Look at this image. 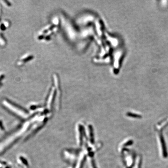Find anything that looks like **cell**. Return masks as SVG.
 <instances>
[{"label": "cell", "mask_w": 168, "mask_h": 168, "mask_svg": "<svg viewBox=\"0 0 168 168\" xmlns=\"http://www.w3.org/2000/svg\"><path fill=\"white\" fill-rule=\"evenodd\" d=\"M160 140H161V147L162 149V154H163V156L164 157L166 158L168 156V153H167V148L166 146V144L165 142V141L164 138L161 134L160 135Z\"/></svg>", "instance_id": "cell-1"}, {"label": "cell", "mask_w": 168, "mask_h": 168, "mask_svg": "<svg viewBox=\"0 0 168 168\" xmlns=\"http://www.w3.org/2000/svg\"><path fill=\"white\" fill-rule=\"evenodd\" d=\"M127 114L129 117L135 118H141V116L140 115L133 114V113H127Z\"/></svg>", "instance_id": "cell-2"}, {"label": "cell", "mask_w": 168, "mask_h": 168, "mask_svg": "<svg viewBox=\"0 0 168 168\" xmlns=\"http://www.w3.org/2000/svg\"><path fill=\"white\" fill-rule=\"evenodd\" d=\"M133 141H128L127 143L125 144V145L126 146H128V145H131L133 144Z\"/></svg>", "instance_id": "cell-3"}, {"label": "cell", "mask_w": 168, "mask_h": 168, "mask_svg": "<svg viewBox=\"0 0 168 168\" xmlns=\"http://www.w3.org/2000/svg\"><path fill=\"white\" fill-rule=\"evenodd\" d=\"M4 76V75L3 74H0V84L1 81H2V80L3 79Z\"/></svg>", "instance_id": "cell-4"}]
</instances>
